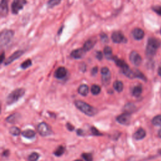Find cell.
<instances>
[{
  "instance_id": "b9f144b4",
  "label": "cell",
  "mask_w": 161,
  "mask_h": 161,
  "mask_svg": "<svg viewBox=\"0 0 161 161\" xmlns=\"http://www.w3.org/2000/svg\"><path fill=\"white\" fill-rule=\"evenodd\" d=\"M4 59H5V54L2 53V55H1V63H3Z\"/></svg>"
},
{
  "instance_id": "8fae6325",
  "label": "cell",
  "mask_w": 161,
  "mask_h": 161,
  "mask_svg": "<svg viewBox=\"0 0 161 161\" xmlns=\"http://www.w3.org/2000/svg\"><path fill=\"white\" fill-rule=\"evenodd\" d=\"M24 54V52L23 50H18V51L14 52L11 56L9 57L5 61V65L8 66L12 63L15 60L18 59L19 57H21Z\"/></svg>"
},
{
  "instance_id": "d6a6232c",
  "label": "cell",
  "mask_w": 161,
  "mask_h": 161,
  "mask_svg": "<svg viewBox=\"0 0 161 161\" xmlns=\"http://www.w3.org/2000/svg\"><path fill=\"white\" fill-rule=\"evenodd\" d=\"M31 66H32V60L30 59H27L21 64V67L23 69H25Z\"/></svg>"
},
{
  "instance_id": "277c9868",
  "label": "cell",
  "mask_w": 161,
  "mask_h": 161,
  "mask_svg": "<svg viewBox=\"0 0 161 161\" xmlns=\"http://www.w3.org/2000/svg\"><path fill=\"white\" fill-rule=\"evenodd\" d=\"M14 32L11 30H4L0 35V44L2 46L7 45L13 38Z\"/></svg>"
},
{
  "instance_id": "4dcf8cb0",
  "label": "cell",
  "mask_w": 161,
  "mask_h": 161,
  "mask_svg": "<svg viewBox=\"0 0 161 161\" xmlns=\"http://www.w3.org/2000/svg\"><path fill=\"white\" fill-rule=\"evenodd\" d=\"M62 0H49L48 2V6L49 8H53L58 5Z\"/></svg>"
},
{
  "instance_id": "d590c367",
  "label": "cell",
  "mask_w": 161,
  "mask_h": 161,
  "mask_svg": "<svg viewBox=\"0 0 161 161\" xmlns=\"http://www.w3.org/2000/svg\"><path fill=\"white\" fill-rule=\"evenodd\" d=\"M100 37H101V39H102V41L103 42H108V36L106 34H102L100 35Z\"/></svg>"
},
{
  "instance_id": "5b68a950",
  "label": "cell",
  "mask_w": 161,
  "mask_h": 161,
  "mask_svg": "<svg viewBox=\"0 0 161 161\" xmlns=\"http://www.w3.org/2000/svg\"><path fill=\"white\" fill-rule=\"evenodd\" d=\"M37 130L40 135L43 137L48 136L52 134V131L48 124L45 122L40 123L37 127Z\"/></svg>"
},
{
  "instance_id": "83f0119b",
  "label": "cell",
  "mask_w": 161,
  "mask_h": 161,
  "mask_svg": "<svg viewBox=\"0 0 161 161\" xmlns=\"http://www.w3.org/2000/svg\"><path fill=\"white\" fill-rule=\"evenodd\" d=\"M9 133L14 136H18L21 134V131L16 127H12L9 129Z\"/></svg>"
},
{
  "instance_id": "e575fe53",
  "label": "cell",
  "mask_w": 161,
  "mask_h": 161,
  "mask_svg": "<svg viewBox=\"0 0 161 161\" xmlns=\"http://www.w3.org/2000/svg\"><path fill=\"white\" fill-rule=\"evenodd\" d=\"M153 11L155 12L157 14L161 16V6H155L152 7Z\"/></svg>"
},
{
  "instance_id": "60d3db41",
  "label": "cell",
  "mask_w": 161,
  "mask_h": 161,
  "mask_svg": "<svg viewBox=\"0 0 161 161\" xmlns=\"http://www.w3.org/2000/svg\"><path fill=\"white\" fill-rule=\"evenodd\" d=\"M3 156H6V157H8L9 156V150H5V152H3Z\"/></svg>"
},
{
  "instance_id": "836d02e7",
  "label": "cell",
  "mask_w": 161,
  "mask_h": 161,
  "mask_svg": "<svg viewBox=\"0 0 161 161\" xmlns=\"http://www.w3.org/2000/svg\"><path fill=\"white\" fill-rule=\"evenodd\" d=\"M91 133L93 135H95V136H100V135H102V133H100L98 130L96 129V128L95 127H92L91 128Z\"/></svg>"
},
{
  "instance_id": "f6af8a7d",
  "label": "cell",
  "mask_w": 161,
  "mask_h": 161,
  "mask_svg": "<svg viewBox=\"0 0 161 161\" xmlns=\"http://www.w3.org/2000/svg\"><path fill=\"white\" fill-rule=\"evenodd\" d=\"M159 153L160 154H161V150H159Z\"/></svg>"
},
{
  "instance_id": "3957f363",
  "label": "cell",
  "mask_w": 161,
  "mask_h": 161,
  "mask_svg": "<svg viewBox=\"0 0 161 161\" xmlns=\"http://www.w3.org/2000/svg\"><path fill=\"white\" fill-rule=\"evenodd\" d=\"M25 90L23 88H18L10 93L6 99V103L9 105L16 103L17 101L24 96Z\"/></svg>"
},
{
  "instance_id": "cb8c5ba5",
  "label": "cell",
  "mask_w": 161,
  "mask_h": 161,
  "mask_svg": "<svg viewBox=\"0 0 161 161\" xmlns=\"http://www.w3.org/2000/svg\"><path fill=\"white\" fill-rule=\"evenodd\" d=\"M104 54L108 59H113V57L112 55V49L109 47H106L104 48Z\"/></svg>"
},
{
  "instance_id": "ab89813d",
  "label": "cell",
  "mask_w": 161,
  "mask_h": 161,
  "mask_svg": "<svg viewBox=\"0 0 161 161\" xmlns=\"http://www.w3.org/2000/svg\"><path fill=\"white\" fill-rule=\"evenodd\" d=\"M77 134L78 135H80V136H83L84 135V132H83V130H81V129H78L77 130Z\"/></svg>"
},
{
  "instance_id": "6da1fadb",
  "label": "cell",
  "mask_w": 161,
  "mask_h": 161,
  "mask_svg": "<svg viewBox=\"0 0 161 161\" xmlns=\"http://www.w3.org/2000/svg\"><path fill=\"white\" fill-rule=\"evenodd\" d=\"M76 107L80 112L89 116H93L98 113V109L95 107L80 100H77L74 102Z\"/></svg>"
},
{
  "instance_id": "484cf974",
  "label": "cell",
  "mask_w": 161,
  "mask_h": 161,
  "mask_svg": "<svg viewBox=\"0 0 161 161\" xmlns=\"http://www.w3.org/2000/svg\"><path fill=\"white\" fill-rule=\"evenodd\" d=\"M101 91H102V89H101V88L98 85H96V84L93 85L91 86V93L93 95H99L101 92Z\"/></svg>"
},
{
  "instance_id": "74e56055",
  "label": "cell",
  "mask_w": 161,
  "mask_h": 161,
  "mask_svg": "<svg viewBox=\"0 0 161 161\" xmlns=\"http://www.w3.org/2000/svg\"><path fill=\"white\" fill-rule=\"evenodd\" d=\"M98 69L97 67H94L92 70H91V74L92 76H96V74L98 73Z\"/></svg>"
},
{
  "instance_id": "30bf717a",
  "label": "cell",
  "mask_w": 161,
  "mask_h": 161,
  "mask_svg": "<svg viewBox=\"0 0 161 161\" xmlns=\"http://www.w3.org/2000/svg\"><path fill=\"white\" fill-rule=\"evenodd\" d=\"M130 120H131L130 114L127 113H124L122 115H120L116 118V121L119 123L125 125H128L130 123Z\"/></svg>"
},
{
  "instance_id": "8d00e7d4",
  "label": "cell",
  "mask_w": 161,
  "mask_h": 161,
  "mask_svg": "<svg viewBox=\"0 0 161 161\" xmlns=\"http://www.w3.org/2000/svg\"><path fill=\"white\" fill-rule=\"evenodd\" d=\"M96 58H97L98 60H102V59H103V54L102 53V52L98 51V52H96Z\"/></svg>"
},
{
  "instance_id": "1f68e13d",
  "label": "cell",
  "mask_w": 161,
  "mask_h": 161,
  "mask_svg": "<svg viewBox=\"0 0 161 161\" xmlns=\"http://www.w3.org/2000/svg\"><path fill=\"white\" fill-rule=\"evenodd\" d=\"M81 156L84 159L85 161H93V158L91 154L83 153Z\"/></svg>"
},
{
  "instance_id": "bcb514c9",
  "label": "cell",
  "mask_w": 161,
  "mask_h": 161,
  "mask_svg": "<svg viewBox=\"0 0 161 161\" xmlns=\"http://www.w3.org/2000/svg\"><path fill=\"white\" fill-rule=\"evenodd\" d=\"M74 161H82L81 160H74Z\"/></svg>"
},
{
  "instance_id": "4316f807",
  "label": "cell",
  "mask_w": 161,
  "mask_h": 161,
  "mask_svg": "<svg viewBox=\"0 0 161 161\" xmlns=\"http://www.w3.org/2000/svg\"><path fill=\"white\" fill-rule=\"evenodd\" d=\"M134 70L135 78H138V79H140L144 80V81H146L147 80L146 77L142 73H141L140 70H138L137 69H135Z\"/></svg>"
},
{
  "instance_id": "ffe728a7",
  "label": "cell",
  "mask_w": 161,
  "mask_h": 161,
  "mask_svg": "<svg viewBox=\"0 0 161 161\" xmlns=\"http://www.w3.org/2000/svg\"><path fill=\"white\" fill-rule=\"evenodd\" d=\"M79 93L83 96H86L88 95L89 93V88L86 84L80 85L78 89Z\"/></svg>"
},
{
  "instance_id": "d6986e66",
  "label": "cell",
  "mask_w": 161,
  "mask_h": 161,
  "mask_svg": "<svg viewBox=\"0 0 161 161\" xmlns=\"http://www.w3.org/2000/svg\"><path fill=\"white\" fill-rule=\"evenodd\" d=\"M135 110H136L135 106L133 103H127V105H125L123 108L124 112L127 113H129V114L132 113L133 112H135Z\"/></svg>"
},
{
  "instance_id": "9c48e42d",
  "label": "cell",
  "mask_w": 161,
  "mask_h": 161,
  "mask_svg": "<svg viewBox=\"0 0 161 161\" xmlns=\"http://www.w3.org/2000/svg\"><path fill=\"white\" fill-rule=\"evenodd\" d=\"M130 60L135 66H139L142 63V57L135 51H132L130 53Z\"/></svg>"
},
{
  "instance_id": "ac0fdd59",
  "label": "cell",
  "mask_w": 161,
  "mask_h": 161,
  "mask_svg": "<svg viewBox=\"0 0 161 161\" xmlns=\"http://www.w3.org/2000/svg\"><path fill=\"white\" fill-rule=\"evenodd\" d=\"M20 117H21V115H20L19 113H14V114L9 115L8 117H7L6 121L9 123L13 124V123L17 122L18 121L20 120Z\"/></svg>"
},
{
  "instance_id": "7c38bea8",
  "label": "cell",
  "mask_w": 161,
  "mask_h": 161,
  "mask_svg": "<svg viewBox=\"0 0 161 161\" xmlns=\"http://www.w3.org/2000/svg\"><path fill=\"white\" fill-rule=\"evenodd\" d=\"M86 50L83 48H77L76 50H74L70 54V56L73 57L74 59H79L83 58L85 54H86Z\"/></svg>"
},
{
  "instance_id": "44dd1931",
  "label": "cell",
  "mask_w": 161,
  "mask_h": 161,
  "mask_svg": "<svg viewBox=\"0 0 161 161\" xmlns=\"http://www.w3.org/2000/svg\"><path fill=\"white\" fill-rule=\"evenodd\" d=\"M22 135L27 138H33L35 136V132L32 130H26L22 132Z\"/></svg>"
},
{
  "instance_id": "2e32d148",
  "label": "cell",
  "mask_w": 161,
  "mask_h": 161,
  "mask_svg": "<svg viewBox=\"0 0 161 161\" xmlns=\"http://www.w3.org/2000/svg\"><path fill=\"white\" fill-rule=\"evenodd\" d=\"M146 135V132L144 129L143 128H139L137 132H135L133 135L134 139L137 140H142L143 139Z\"/></svg>"
},
{
  "instance_id": "5bb4252c",
  "label": "cell",
  "mask_w": 161,
  "mask_h": 161,
  "mask_svg": "<svg viewBox=\"0 0 161 161\" xmlns=\"http://www.w3.org/2000/svg\"><path fill=\"white\" fill-rule=\"evenodd\" d=\"M67 75V70L64 67H59L55 72L54 76L55 78L60 79L64 78Z\"/></svg>"
},
{
  "instance_id": "52a82bcc",
  "label": "cell",
  "mask_w": 161,
  "mask_h": 161,
  "mask_svg": "<svg viewBox=\"0 0 161 161\" xmlns=\"http://www.w3.org/2000/svg\"><path fill=\"white\" fill-rule=\"evenodd\" d=\"M102 74V83L103 85L107 86L109 84L111 80V73L108 67H104L101 69Z\"/></svg>"
},
{
  "instance_id": "ba28073f",
  "label": "cell",
  "mask_w": 161,
  "mask_h": 161,
  "mask_svg": "<svg viewBox=\"0 0 161 161\" xmlns=\"http://www.w3.org/2000/svg\"><path fill=\"white\" fill-rule=\"evenodd\" d=\"M112 38L113 42L116 44L126 43L127 42V38L125 37L124 35L120 31H116L113 33L112 35Z\"/></svg>"
},
{
  "instance_id": "4fadbf2b",
  "label": "cell",
  "mask_w": 161,
  "mask_h": 161,
  "mask_svg": "<svg viewBox=\"0 0 161 161\" xmlns=\"http://www.w3.org/2000/svg\"><path fill=\"white\" fill-rule=\"evenodd\" d=\"M8 13V0H2L0 7V14L2 17H5Z\"/></svg>"
},
{
  "instance_id": "f1b7e54d",
  "label": "cell",
  "mask_w": 161,
  "mask_h": 161,
  "mask_svg": "<svg viewBox=\"0 0 161 161\" xmlns=\"http://www.w3.org/2000/svg\"><path fill=\"white\" fill-rule=\"evenodd\" d=\"M152 124L156 126H161V115H157L152 119Z\"/></svg>"
},
{
  "instance_id": "7a4b0ae2",
  "label": "cell",
  "mask_w": 161,
  "mask_h": 161,
  "mask_svg": "<svg viewBox=\"0 0 161 161\" xmlns=\"http://www.w3.org/2000/svg\"><path fill=\"white\" fill-rule=\"evenodd\" d=\"M161 42L156 38H149L146 47V55L148 57H152L156 54L157 49L160 47Z\"/></svg>"
},
{
  "instance_id": "f546056e",
  "label": "cell",
  "mask_w": 161,
  "mask_h": 161,
  "mask_svg": "<svg viewBox=\"0 0 161 161\" xmlns=\"http://www.w3.org/2000/svg\"><path fill=\"white\" fill-rule=\"evenodd\" d=\"M39 157H40V156L38 153L32 152L31 154L28 156V161H37Z\"/></svg>"
},
{
  "instance_id": "d4e9b609",
  "label": "cell",
  "mask_w": 161,
  "mask_h": 161,
  "mask_svg": "<svg viewBox=\"0 0 161 161\" xmlns=\"http://www.w3.org/2000/svg\"><path fill=\"white\" fill-rule=\"evenodd\" d=\"M64 152H65V148L63 146L60 145L55 150L54 154L57 157H60L63 156Z\"/></svg>"
},
{
  "instance_id": "7dc6e473",
  "label": "cell",
  "mask_w": 161,
  "mask_h": 161,
  "mask_svg": "<svg viewBox=\"0 0 161 161\" xmlns=\"http://www.w3.org/2000/svg\"><path fill=\"white\" fill-rule=\"evenodd\" d=\"M160 33H161V30H160Z\"/></svg>"
},
{
  "instance_id": "7402d4cb",
  "label": "cell",
  "mask_w": 161,
  "mask_h": 161,
  "mask_svg": "<svg viewBox=\"0 0 161 161\" xmlns=\"http://www.w3.org/2000/svg\"><path fill=\"white\" fill-rule=\"evenodd\" d=\"M142 93V87L141 85H137L133 89L132 95L135 97H139Z\"/></svg>"
},
{
  "instance_id": "8992f818",
  "label": "cell",
  "mask_w": 161,
  "mask_h": 161,
  "mask_svg": "<svg viewBox=\"0 0 161 161\" xmlns=\"http://www.w3.org/2000/svg\"><path fill=\"white\" fill-rule=\"evenodd\" d=\"M26 0H13L12 4V12L13 14H18L26 5Z\"/></svg>"
},
{
  "instance_id": "e0dca14e",
  "label": "cell",
  "mask_w": 161,
  "mask_h": 161,
  "mask_svg": "<svg viewBox=\"0 0 161 161\" xmlns=\"http://www.w3.org/2000/svg\"><path fill=\"white\" fill-rule=\"evenodd\" d=\"M96 43V40L89 39V40H87V41L84 43V46H83V48L86 50V52H88V51H89V50H90L91 49H92L94 47Z\"/></svg>"
},
{
  "instance_id": "f35d334b",
  "label": "cell",
  "mask_w": 161,
  "mask_h": 161,
  "mask_svg": "<svg viewBox=\"0 0 161 161\" xmlns=\"http://www.w3.org/2000/svg\"><path fill=\"white\" fill-rule=\"evenodd\" d=\"M66 127L69 130V131H73L74 130V126H73L71 124L69 123H67L66 124Z\"/></svg>"
},
{
  "instance_id": "9a60e30c",
  "label": "cell",
  "mask_w": 161,
  "mask_h": 161,
  "mask_svg": "<svg viewBox=\"0 0 161 161\" xmlns=\"http://www.w3.org/2000/svg\"><path fill=\"white\" fill-rule=\"evenodd\" d=\"M132 35H133L134 38L135 40H142L144 37L145 33H144V30L142 29L139 28H135L133 30Z\"/></svg>"
},
{
  "instance_id": "ee69618b",
  "label": "cell",
  "mask_w": 161,
  "mask_h": 161,
  "mask_svg": "<svg viewBox=\"0 0 161 161\" xmlns=\"http://www.w3.org/2000/svg\"><path fill=\"white\" fill-rule=\"evenodd\" d=\"M158 135L159 137L161 138V128L159 130V131L158 132Z\"/></svg>"
},
{
  "instance_id": "7bdbcfd3",
  "label": "cell",
  "mask_w": 161,
  "mask_h": 161,
  "mask_svg": "<svg viewBox=\"0 0 161 161\" xmlns=\"http://www.w3.org/2000/svg\"><path fill=\"white\" fill-rule=\"evenodd\" d=\"M158 74L161 76V65L159 67V69H158Z\"/></svg>"
},
{
  "instance_id": "603a6c76",
  "label": "cell",
  "mask_w": 161,
  "mask_h": 161,
  "mask_svg": "<svg viewBox=\"0 0 161 161\" xmlns=\"http://www.w3.org/2000/svg\"><path fill=\"white\" fill-rule=\"evenodd\" d=\"M113 88L117 92H122L123 89V84L120 80H116L113 84Z\"/></svg>"
}]
</instances>
